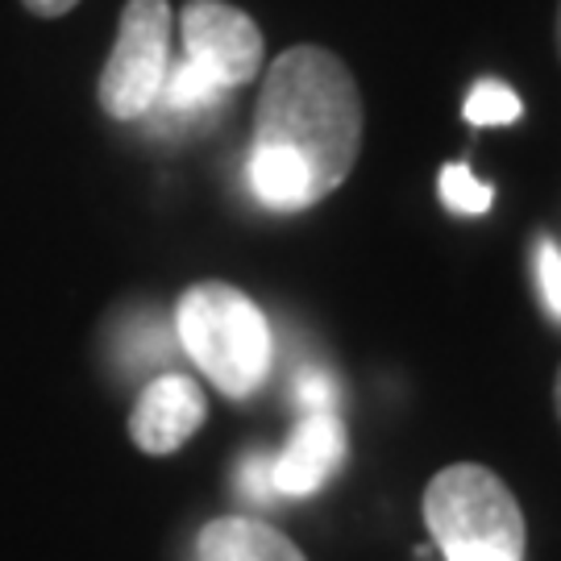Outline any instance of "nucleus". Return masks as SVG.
I'll return each mask as SVG.
<instances>
[{
  "label": "nucleus",
  "mask_w": 561,
  "mask_h": 561,
  "mask_svg": "<svg viewBox=\"0 0 561 561\" xmlns=\"http://www.w3.org/2000/svg\"><path fill=\"white\" fill-rule=\"evenodd\" d=\"M250 187L262 204L271 208H308L317 204V192H312V175L296 154L287 150H275V146H254L250 150Z\"/></svg>",
  "instance_id": "obj_9"
},
{
  "label": "nucleus",
  "mask_w": 561,
  "mask_h": 561,
  "mask_svg": "<svg viewBox=\"0 0 561 561\" xmlns=\"http://www.w3.org/2000/svg\"><path fill=\"white\" fill-rule=\"evenodd\" d=\"M296 400H300L304 412H333L337 387L324 370H304L300 382H296Z\"/></svg>",
  "instance_id": "obj_15"
},
{
  "label": "nucleus",
  "mask_w": 561,
  "mask_h": 561,
  "mask_svg": "<svg viewBox=\"0 0 561 561\" xmlns=\"http://www.w3.org/2000/svg\"><path fill=\"white\" fill-rule=\"evenodd\" d=\"M201 561H304L279 528L250 516H221L201 533Z\"/></svg>",
  "instance_id": "obj_8"
},
{
  "label": "nucleus",
  "mask_w": 561,
  "mask_h": 561,
  "mask_svg": "<svg viewBox=\"0 0 561 561\" xmlns=\"http://www.w3.org/2000/svg\"><path fill=\"white\" fill-rule=\"evenodd\" d=\"M461 117L470 121L474 129H491V125H512V121L524 117V104L520 96L500 80H482L474 83V92L466 96V108Z\"/></svg>",
  "instance_id": "obj_11"
},
{
  "label": "nucleus",
  "mask_w": 561,
  "mask_h": 561,
  "mask_svg": "<svg viewBox=\"0 0 561 561\" xmlns=\"http://www.w3.org/2000/svg\"><path fill=\"white\" fill-rule=\"evenodd\" d=\"M553 408H558V421H561V370H558V382H553Z\"/></svg>",
  "instance_id": "obj_17"
},
{
  "label": "nucleus",
  "mask_w": 561,
  "mask_h": 561,
  "mask_svg": "<svg viewBox=\"0 0 561 561\" xmlns=\"http://www.w3.org/2000/svg\"><path fill=\"white\" fill-rule=\"evenodd\" d=\"M175 333L187 358L201 366L208 382L229 396H254L271 370V324L250 296H241L229 283H196L183 291L175 308Z\"/></svg>",
  "instance_id": "obj_2"
},
{
  "label": "nucleus",
  "mask_w": 561,
  "mask_h": 561,
  "mask_svg": "<svg viewBox=\"0 0 561 561\" xmlns=\"http://www.w3.org/2000/svg\"><path fill=\"white\" fill-rule=\"evenodd\" d=\"M225 101V88L221 83H213L204 76L196 62H171V71H167V80H162V92H159V104L150 108V113H167V117H201L208 108H221Z\"/></svg>",
  "instance_id": "obj_10"
},
{
  "label": "nucleus",
  "mask_w": 561,
  "mask_h": 561,
  "mask_svg": "<svg viewBox=\"0 0 561 561\" xmlns=\"http://www.w3.org/2000/svg\"><path fill=\"white\" fill-rule=\"evenodd\" d=\"M537 275H541V296L549 304V312L561 317V250L558 241L541 238V250H537Z\"/></svg>",
  "instance_id": "obj_14"
},
{
  "label": "nucleus",
  "mask_w": 561,
  "mask_h": 561,
  "mask_svg": "<svg viewBox=\"0 0 561 561\" xmlns=\"http://www.w3.org/2000/svg\"><path fill=\"white\" fill-rule=\"evenodd\" d=\"M437 192H442V201L449 204L454 213H461V217H482V213L491 208V201H495V187L474 180V171H470L466 162H449V167H442Z\"/></svg>",
  "instance_id": "obj_12"
},
{
  "label": "nucleus",
  "mask_w": 561,
  "mask_h": 561,
  "mask_svg": "<svg viewBox=\"0 0 561 561\" xmlns=\"http://www.w3.org/2000/svg\"><path fill=\"white\" fill-rule=\"evenodd\" d=\"M204 416H208V403L196 382L187 375H159L134 403L129 437L141 454L167 458V454L183 449V442L201 428Z\"/></svg>",
  "instance_id": "obj_6"
},
{
  "label": "nucleus",
  "mask_w": 561,
  "mask_h": 561,
  "mask_svg": "<svg viewBox=\"0 0 561 561\" xmlns=\"http://www.w3.org/2000/svg\"><path fill=\"white\" fill-rule=\"evenodd\" d=\"M345 461V424L337 412H304L291 442L279 458H271L275 495H312Z\"/></svg>",
  "instance_id": "obj_7"
},
{
  "label": "nucleus",
  "mask_w": 561,
  "mask_h": 561,
  "mask_svg": "<svg viewBox=\"0 0 561 561\" xmlns=\"http://www.w3.org/2000/svg\"><path fill=\"white\" fill-rule=\"evenodd\" d=\"M424 524L445 561H524L528 528L520 503L486 466H445L424 491Z\"/></svg>",
  "instance_id": "obj_3"
},
{
  "label": "nucleus",
  "mask_w": 561,
  "mask_h": 561,
  "mask_svg": "<svg viewBox=\"0 0 561 561\" xmlns=\"http://www.w3.org/2000/svg\"><path fill=\"white\" fill-rule=\"evenodd\" d=\"M558 55H561V4H558Z\"/></svg>",
  "instance_id": "obj_18"
},
{
  "label": "nucleus",
  "mask_w": 561,
  "mask_h": 561,
  "mask_svg": "<svg viewBox=\"0 0 561 561\" xmlns=\"http://www.w3.org/2000/svg\"><path fill=\"white\" fill-rule=\"evenodd\" d=\"M241 495L250 503H271L275 500V479H271V458L266 454H250L241 461Z\"/></svg>",
  "instance_id": "obj_13"
},
{
  "label": "nucleus",
  "mask_w": 561,
  "mask_h": 561,
  "mask_svg": "<svg viewBox=\"0 0 561 561\" xmlns=\"http://www.w3.org/2000/svg\"><path fill=\"white\" fill-rule=\"evenodd\" d=\"M34 18H62V13H71L80 0H21Z\"/></svg>",
  "instance_id": "obj_16"
},
{
  "label": "nucleus",
  "mask_w": 561,
  "mask_h": 561,
  "mask_svg": "<svg viewBox=\"0 0 561 561\" xmlns=\"http://www.w3.org/2000/svg\"><path fill=\"white\" fill-rule=\"evenodd\" d=\"M183 59L196 62L213 83L241 88L262 71V30L250 13L225 0H187L180 13Z\"/></svg>",
  "instance_id": "obj_5"
},
{
  "label": "nucleus",
  "mask_w": 561,
  "mask_h": 561,
  "mask_svg": "<svg viewBox=\"0 0 561 561\" xmlns=\"http://www.w3.org/2000/svg\"><path fill=\"white\" fill-rule=\"evenodd\" d=\"M167 71H171V4L167 0H125L113 55L96 83L101 108L117 121L150 117Z\"/></svg>",
  "instance_id": "obj_4"
},
{
  "label": "nucleus",
  "mask_w": 561,
  "mask_h": 561,
  "mask_svg": "<svg viewBox=\"0 0 561 561\" xmlns=\"http://www.w3.org/2000/svg\"><path fill=\"white\" fill-rule=\"evenodd\" d=\"M362 121V92L350 67L324 46H291L266 67L254 146L296 154L312 175L317 201H324L358 162Z\"/></svg>",
  "instance_id": "obj_1"
}]
</instances>
